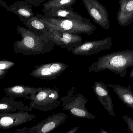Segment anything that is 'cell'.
I'll return each instance as SVG.
<instances>
[{"mask_svg":"<svg viewBox=\"0 0 133 133\" xmlns=\"http://www.w3.org/2000/svg\"><path fill=\"white\" fill-rule=\"evenodd\" d=\"M8 72V70H0V79H3Z\"/></svg>","mask_w":133,"mask_h":133,"instance_id":"obj_24","label":"cell"},{"mask_svg":"<svg viewBox=\"0 0 133 133\" xmlns=\"http://www.w3.org/2000/svg\"><path fill=\"white\" fill-rule=\"evenodd\" d=\"M18 17L28 29L37 35L44 36L48 32L46 24L36 16L29 18L23 17Z\"/></svg>","mask_w":133,"mask_h":133,"instance_id":"obj_17","label":"cell"},{"mask_svg":"<svg viewBox=\"0 0 133 133\" xmlns=\"http://www.w3.org/2000/svg\"><path fill=\"white\" fill-rule=\"evenodd\" d=\"M79 128V127H76L72 128L71 130H70L68 131H67L66 133H75L77 132V131Z\"/></svg>","mask_w":133,"mask_h":133,"instance_id":"obj_25","label":"cell"},{"mask_svg":"<svg viewBox=\"0 0 133 133\" xmlns=\"http://www.w3.org/2000/svg\"><path fill=\"white\" fill-rule=\"evenodd\" d=\"M36 16L47 25L48 28L64 32L75 34H84L91 35L96 29V27L91 22L58 18L46 17L36 13Z\"/></svg>","mask_w":133,"mask_h":133,"instance_id":"obj_3","label":"cell"},{"mask_svg":"<svg viewBox=\"0 0 133 133\" xmlns=\"http://www.w3.org/2000/svg\"><path fill=\"white\" fill-rule=\"evenodd\" d=\"M44 36L54 42L56 46L67 50L69 52L73 48L82 44V38L77 34L64 32L50 28H48V32Z\"/></svg>","mask_w":133,"mask_h":133,"instance_id":"obj_8","label":"cell"},{"mask_svg":"<svg viewBox=\"0 0 133 133\" xmlns=\"http://www.w3.org/2000/svg\"><path fill=\"white\" fill-rule=\"evenodd\" d=\"M76 2V0H49L43 4L42 11L45 13L54 7L64 8L74 10L73 5Z\"/></svg>","mask_w":133,"mask_h":133,"instance_id":"obj_20","label":"cell"},{"mask_svg":"<svg viewBox=\"0 0 133 133\" xmlns=\"http://www.w3.org/2000/svg\"><path fill=\"white\" fill-rule=\"evenodd\" d=\"M39 90L37 88L23 85H16L4 89V91L8 96L16 97H24L25 100L36 94Z\"/></svg>","mask_w":133,"mask_h":133,"instance_id":"obj_16","label":"cell"},{"mask_svg":"<svg viewBox=\"0 0 133 133\" xmlns=\"http://www.w3.org/2000/svg\"><path fill=\"white\" fill-rule=\"evenodd\" d=\"M44 14V15L48 17L58 18L84 22H90L89 19L84 18L80 14L74 11V10L64 8H53Z\"/></svg>","mask_w":133,"mask_h":133,"instance_id":"obj_15","label":"cell"},{"mask_svg":"<svg viewBox=\"0 0 133 133\" xmlns=\"http://www.w3.org/2000/svg\"><path fill=\"white\" fill-rule=\"evenodd\" d=\"M46 1V0H25V2H27L30 5L34 6L35 8L39 6Z\"/></svg>","mask_w":133,"mask_h":133,"instance_id":"obj_23","label":"cell"},{"mask_svg":"<svg viewBox=\"0 0 133 133\" xmlns=\"http://www.w3.org/2000/svg\"><path fill=\"white\" fill-rule=\"evenodd\" d=\"M63 110H67L74 116L82 119H93L95 116L87 110L85 106L88 99L78 91L77 88L72 87L68 90L67 95L60 98Z\"/></svg>","mask_w":133,"mask_h":133,"instance_id":"obj_4","label":"cell"},{"mask_svg":"<svg viewBox=\"0 0 133 133\" xmlns=\"http://www.w3.org/2000/svg\"><path fill=\"white\" fill-rule=\"evenodd\" d=\"M123 119L126 122L128 130L131 133H133V119L130 117L125 115L123 117Z\"/></svg>","mask_w":133,"mask_h":133,"instance_id":"obj_22","label":"cell"},{"mask_svg":"<svg viewBox=\"0 0 133 133\" xmlns=\"http://www.w3.org/2000/svg\"><path fill=\"white\" fill-rule=\"evenodd\" d=\"M113 44L112 38L108 37L99 40L85 42L81 45L73 48L71 52L76 55L91 56L103 50H109Z\"/></svg>","mask_w":133,"mask_h":133,"instance_id":"obj_10","label":"cell"},{"mask_svg":"<svg viewBox=\"0 0 133 133\" xmlns=\"http://www.w3.org/2000/svg\"><path fill=\"white\" fill-rule=\"evenodd\" d=\"M92 88L93 92L101 105L110 116L115 117L112 101L106 85L102 82H96Z\"/></svg>","mask_w":133,"mask_h":133,"instance_id":"obj_12","label":"cell"},{"mask_svg":"<svg viewBox=\"0 0 133 133\" xmlns=\"http://www.w3.org/2000/svg\"><path fill=\"white\" fill-rule=\"evenodd\" d=\"M59 95L56 89L43 87L39 88L36 94L30 96L26 100H31L29 107L43 112L55 109L61 103Z\"/></svg>","mask_w":133,"mask_h":133,"instance_id":"obj_5","label":"cell"},{"mask_svg":"<svg viewBox=\"0 0 133 133\" xmlns=\"http://www.w3.org/2000/svg\"><path fill=\"white\" fill-rule=\"evenodd\" d=\"M6 11L17 15L18 17L29 18L35 16L33 12L32 5L25 1H18L13 3Z\"/></svg>","mask_w":133,"mask_h":133,"instance_id":"obj_19","label":"cell"},{"mask_svg":"<svg viewBox=\"0 0 133 133\" xmlns=\"http://www.w3.org/2000/svg\"><path fill=\"white\" fill-rule=\"evenodd\" d=\"M21 40L15 42L13 49L15 54L34 56L49 53L54 50L56 43L44 36H38L21 26H17Z\"/></svg>","mask_w":133,"mask_h":133,"instance_id":"obj_1","label":"cell"},{"mask_svg":"<svg viewBox=\"0 0 133 133\" xmlns=\"http://www.w3.org/2000/svg\"><path fill=\"white\" fill-rule=\"evenodd\" d=\"M92 20L103 29L108 30L110 27L109 14L106 8L98 0H82Z\"/></svg>","mask_w":133,"mask_h":133,"instance_id":"obj_9","label":"cell"},{"mask_svg":"<svg viewBox=\"0 0 133 133\" xmlns=\"http://www.w3.org/2000/svg\"><path fill=\"white\" fill-rule=\"evenodd\" d=\"M133 67V50L114 52L99 57L89 67V72L98 73L109 70L122 77H126L128 68Z\"/></svg>","mask_w":133,"mask_h":133,"instance_id":"obj_2","label":"cell"},{"mask_svg":"<svg viewBox=\"0 0 133 133\" xmlns=\"http://www.w3.org/2000/svg\"><path fill=\"white\" fill-rule=\"evenodd\" d=\"M68 67V64L59 61L43 64L35 66L30 75L40 80L51 81L57 79Z\"/></svg>","mask_w":133,"mask_h":133,"instance_id":"obj_7","label":"cell"},{"mask_svg":"<svg viewBox=\"0 0 133 133\" xmlns=\"http://www.w3.org/2000/svg\"><path fill=\"white\" fill-rule=\"evenodd\" d=\"M129 77L130 78H133V68L131 70V71L129 74Z\"/></svg>","mask_w":133,"mask_h":133,"instance_id":"obj_27","label":"cell"},{"mask_svg":"<svg viewBox=\"0 0 133 133\" xmlns=\"http://www.w3.org/2000/svg\"><path fill=\"white\" fill-rule=\"evenodd\" d=\"M100 133H107V131H106L105 130H103V129H101L100 130Z\"/></svg>","mask_w":133,"mask_h":133,"instance_id":"obj_28","label":"cell"},{"mask_svg":"<svg viewBox=\"0 0 133 133\" xmlns=\"http://www.w3.org/2000/svg\"><path fill=\"white\" fill-rule=\"evenodd\" d=\"M68 117L66 114L63 112L52 114L44 120L31 127H24L17 129L15 133H47L51 132L63 124Z\"/></svg>","mask_w":133,"mask_h":133,"instance_id":"obj_6","label":"cell"},{"mask_svg":"<svg viewBox=\"0 0 133 133\" xmlns=\"http://www.w3.org/2000/svg\"><path fill=\"white\" fill-rule=\"evenodd\" d=\"M4 96L1 100L0 113L16 112L19 111L31 112L33 109L24 104L22 101H16L15 97Z\"/></svg>","mask_w":133,"mask_h":133,"instance_id":"obj_14","label":"cell"},{"mask_svg":"<svg viewBox=\"0 0 133 133\" xmlns=\"http://www.w3.org/2000/svg\"><path fill=\"white\" fill-rule=\"evenodd\" d=\"M119 9L117 14L118 24L122 27L133 22V0H119Z\"/></svg>","mask_w":133,"mask_h":133,"instance_id":"obj_13","label":"cell"},{"mask_svg":"<svg viewBox=\"0 0 133 133\" xmlns=\"http://www.w3.org/2000/svg\"><path fill=\"white\" fill-rule=\"evenodd\" d=\"M36 116L27 111L0 113V128L10 129L35 119Z\"/></svg>","mask_w":133,"mask_h":133,"instance_id":"obj_11","label":"cell"},{"mask_svg":"<svg viewBox=\"0 0 133 133\" xmlns=\"http://www.w3.org/2000/svg\"><path fill=\"white\" fill-rule=\"evenodd\" d=\"M0 5L5 8H6V9H7L8 7H9L8 6V5H7L6 2L4 1H3V0H1V1H0Z\"/></svg>","mask_w":133,"mask_h":133,"instance_id":"obj_26","label":"cell"},{"mask_svg":"<svg viewBox=\"0 0 133 133\" xmlns=\"http://www.w3.org/2000/svg\"><path fill=\"white\" fill-rule=\"evenodd\" d=\"M107 85L112 89L118 98L127 106L133 110V92L131 85L125 87L117 84H108Z\"/></svg>","mask_w":133,"mask_h":133,"instance_id":"obj_18","label":"cell"},{"mask_svg":"<svg viewBox=\"0 0 133 133\" xmlns=\"http://www.w3.org/2000/svg\"><path fill=\"white\" fill-rule=\"evenodd\" d=\"M15 65V63L11 61L4 59L0 60V70H8Z\"/></svg>","mask_w":133,"mask_h":133,"instance_id":"obj_21","label":"cell"}]
</instances>
